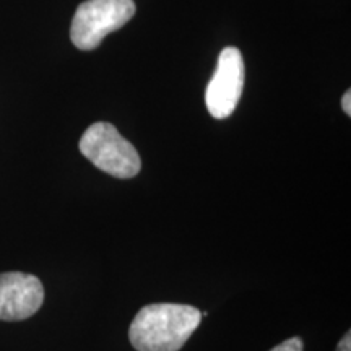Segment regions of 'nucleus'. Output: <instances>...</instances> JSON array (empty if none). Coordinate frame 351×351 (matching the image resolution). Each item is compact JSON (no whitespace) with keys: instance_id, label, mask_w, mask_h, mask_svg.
<instances>
[{"instance_id":"nucleus-1","label":"nucleus","mask_w":351,"mask_h":351,"mask_svg":"<svg viewBox=\"0 0 351 351\" xmlns=\"http://www.w3.org/2000/svg\"><path fill=\"white\" fill-rule=\"evenodd\" d=\"M194 306L158 302L138 311L129 327V340L137 351H179L200 326Z\"/></svg>"},{"instance_id":"nucleus-2","label":"nucleus","mask_w":351,"mask_h":351,"mask_svg":"<svg viewBox=\"0 0 351 351\" xmlns=\"http://www.w3.org/2000/svg\"><path fill=\"white\" fill-rule=\"evenodd\" d=\"M80 152L96 168L117 179L135 178L142 168L134 145L108 122L88 127L80 138Z\"/></svg>"},{"instance_id":"nucleus-3","label":"nucleus","mask_w":351,"mask_h":351,"mask_svg":"<svg viewBox=\"0 0 351 351\" xmlns=\"http://www.w3.org/2000/svg\"><path fill=\"white\" fill-rule=\"evenodd\" d=\"M134 15V0H86L77 8L70 38L80 51H93L109 33L121 29Z\"/></svg>"},{"instance_id":"nucleus-4","label":"nucleus","mask_w":351,"mask_h":351,"mask_svg":"<svg viewBox=\"0 0 351 351\" xmlns=\"http://www.w3.org/2000/svg\"><path fill=\"white\" fill-rule=\"evenodd\" d=\"M244 86V60L236 47H225L218 57L213 78L205 91V103L215 119H226L238 106Z\"/></svg>"},{"instance_id":"nucleus-5","label":"nucleus","mask_w":351,"mask_h":351,"mask_svg":"<svg viewBox=\"0 0 351 351\" xmlns=\"http://www.w3.org/2000/svg\"><path fill=\"white\" fill-rule=\"evenodd\" d=\"M44 288L38 276L21 271L0 274V320H25L39 311Z\"/></svg>"},{"instance_id":"nucleus-6","label":"nucleus","mask_w":351,"mask_h":351,"mask_svg":"<svg viewBox=\"0 0 351 351\" xmlns=\"http://www.w3.org/2000/svg\"><path fill=\"white\" fill-rule=\"evenodd\" d=\"M270 351H304V343L300 337H291V339L285 340L283 343L274 346Z\"/></svg>"},{"instance_id":"nucleus-7","label":"nucleus","mask_w":351,"mask_h":351,"mask_svg":"<svg viewBox=\"0 0 351 351\" xmlns=\"http://www.w3.org/2000/svg\"><path fill=\"white\" fill-rule=\"evenodd\" d=\"M337 351H351V333L350 330L345 333V337L337 345Z\"/></svg>"},{"instance_id":"nucleus-8","label":"nucleus","mask_w":351,"mask_h":351,"mask_svg":"<svg viewBox=\"0 0 351 351\" xmlns=\"http://www.w3.org/2000/svg\"><path fill=\"white\" fill-rule=\"evenodd\" d=\"M351 91H346V93L343 95V98H341V108H343V111L348 114H351Z\"/></svg>"}]
</instances>
